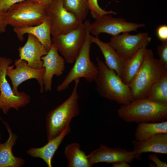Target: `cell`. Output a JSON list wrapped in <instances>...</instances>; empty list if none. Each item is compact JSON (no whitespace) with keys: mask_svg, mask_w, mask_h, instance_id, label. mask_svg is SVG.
Returning <instances> with one entry per match:
<instances>
[{"mask_svg":"<svg viewBox=\"0 0 167 167\" xmlns=\"http://www.w3.org/2000/svg\"><path fill=\"white\" fill-rule=\"evenodd\" d=\"M157 52L159 59L167 68V41L161 42V44L157 47Z\"/></svg>","mask_w":167,"mask_h":167,"instance_id":"27","label":"cell"},{"mask_svg":"<svg viewBox=\"0 0 167 167\" xmlns=\"http://www.w3.org/2000/svg\"><path fill=\"white\" fill-rule=\"evenodd\" d=\"M91 167L100 162L113 163L119 161H125L131 163L135 159V154L132 151L121 147L111 148L103 144L87 155Z\"/></svg>","mask_w":167,"mask_h":167,"instance_id":"13","label":"cell"},{"mask_svg":"<svg viewBox=\"0 0 167 167\" xmlns=\"http://www.w3.org/2000/svg\"><path fill=\"white\" fill-rule=\"evenodd\" d=\"M112 164V167H131L129 163L125 161H119Z\"/></svg>","mask_w":167,"mask_h":167,"instance_id":"32","label":"cell"},{"mask_svg":"<svg viewBox=\"0 0 167 167\" xmlns=\"http://www.w3.org/2000/svg\"><path fill=\"white\" fill-rule=\"evenodd\" d=\"M89 38L92 43L96 44L100 48L105 59V64L114 71L121 78L124 58L122 57L109 43L101 41L98 36L90 34Z\"/></svg>","mask_w":167,"mask_h":167,"instance_id":"20","label":"cell"},{"mask_svg":"<svg viewBox=\"0 0 167 167\" xmlns=\"http://www.w3.org/2000/svg\"><path fill=\"white\" fill-rule=\"evenodd\" d=\"M46 10L47 16L51 20L52 36L67 33L83 23V21L65 8L63 0H53Z\"/></svg>","mask_w":167,"mask_h":167,"instance_id":"8","label":"cell"},{"mask_svg":"<svg viewBox=\"0 0 167 167\" xmlns=\"http://www.w3.org/2000/svg\"><path fill=\"white\" fill-rule=\"evenodd\" d=\"M146 98L155 102L167 104V72L153 85Z\"/></svg>","mask_w":167,"mask_h":167,"instance_id":"24","label":"cell"},{"mask_svg":"<svg viewBox=\"0 0 167 167\" xmlns=\"http://www.w3.org/2000/svg\"></svg>","mask_w":167,"mask_h":167,"instance_id":"35","label":"cell"},{"mask_svg":"<svg viewBox=\"0 0 167 167\" xmlns=\"http://www.w3.org/2000/svg\"><path fill=\"white\" fill-rule=\"evenodd\" d=\"M51 24L50 18L47 16L44 20L38 25L24 28H14L13 30L18 39L21 41L24 39V34L33 35L48 51L53 44L51 37Z\"/></svg>","mask_w":167,"mask_h":167,"instance_id":"17","label":"cell"},{"mask_svg":"<svg viewBox=\"0 0 167 167\" xmlns=\"http://www.w3.org/2000/svg\"><path fill=\"white\" fill-rule=\"evenodd\" d=\"M87 0L91 16L95 20L104 15L117 14V12L113 11H106L102 9L98 5V0Z\"/></svg>","mask_w":167,"mask_h":167,"instance_id":"26","label":"cell"},{"mask_svg":"<svg viewBox=\"0 0 167 167\" xmlns=\"http://www.w3.org/2000/svg\"><path fill=\"white\" fill-rule=\"evenodd\" d=\"M80 148V144L77 142L72 143L66 146L64 154L68 161L67 167H91L87 155Z\"/></svg>","mask_w":167,"mask_h":167,"instance_id":"22","label":"cell"},{"mask_svg":"<svg viewBox=\"0 0 167 167\" xmlns=\"http://www.w3.org/2000/svg\"><path fill=\"white\" fill-rule=\"evenodd\" d=\"M6 12L0 10V35L6 31L8 25L6 21Z\"/></svg>","mask_w":167,"mask_h":167,"instance_id":"31","label":"cell"},{"mask_svg":"<svg viewBox=\"0 0 167 167\" xmlns=\"http://www.w3.org/2000/svg\"><path fill=\"white\" fill-rule=\"evenodd\" d=\"M145 26L144 24L129 22L124 18H115L105 15L91 24L90 33L97 36L101 33H107L113 36L121 33L136 31L139 28Z\"/></svg>","mask_w":167,"mask_h":167,"instance_id":"10","label":"cell"},{"mask_svg":"<svg viewBox=\"0 0 167 167\" xmlns=\"http://www.w3.org/2000/svg\"><path fill=\"white\" fill-rule=\"evenodd\" d=\"M96 60L98 71L94 82L99 95L121 105L130 103L132 98L129 85L98 57Z\"/></svg>","mask_w":167,"mask_h":167,"instance_id":"2","label":"cell"},{"mask_svg":"<svg viewBox=\"0 0 167 167\" xmlns=\"http://www.w3.org/2000/svg\"><path fill=\"white\" fill-rule=\"evenodd\" d=\"M151 40L147 32L136 35L125 32L112 37L109 43L122 57L126 58L133 56L143 46H147Z\"/></svg>","mask_w":167,"mask_h":167,"instance_id":"12","label":"cell"},{"mask_svg":"<svg viewBox=\"0 0 167 167\" xmlns=\"http://www.w3.org/2000/svg\"><path fill=\"white\" fill-rule=\"evenodd\" d=\"M132 151L135 154V159L142 160L143 153L152 152L155 153L167 154V134L159 133L145 140L132 141Z\"/></svg>","mask_w":167,"mask_h":167,"instance_id":"16","label":"cell"},{"mask_svg":"<svg viewBox=\"0 0 167 167\" xmlns=\"http://www.w3.org/2000/svg\"><path fill=\"white\" fill-rule=\"evenodd\" d=\"M27 41L23 46L18 49L19 59L27 62L28 65L36 69L43 68L41 57L48 51L35 36L28 34Z\"/></svg>","mask_w":167,"mask_h":167,"instance_id":"15","label":"cell"},{"mask_svg":"<svg viewBox=\"0 0 167 167\" xmlns=\"http://www.w3.org/2000/svg\"><path fill=\"white\" fill-rule=\"evenodd\" d=\"M156 33L161 42L167 41V25L164 24L159 26L156 29Z\"/></svg>","mask_w":167,"mask_h":167,"instance_id":"28","label":"cell"},{"mask_svg":"<svg viewBox=\"0 0 167 167\" xmlns=\"http://www.w3.org/2000/svg\"><path fill=\"white\" fill-rule=\"evenodd\" d=\"M167 72L151 49H147L142 64L129 84L132 101L146 98L153 85Z\"/></svg>","mask_w":167,"mask_h":167,"instance_id":"1","label":"cell"},{"mask_svg":"<svg viewBox=\"0 0 167 167\" xmlns=\"http://www.w3.org/2000/svg\"><path fill=\"white\" fill-rule=\"evenodd\" d=\"M148 158L152 161L156 167H167V163L161 160L156 154H151L148 156Z\"/></svg>","mask_w":167,"mask_h":167,"instance_id":"30","label":"cell"},{"mask_svg":"<svg viewBox=\"0 0 167 167\" xmlns=\"http://www.w3.org/2000/svg\"><path fill=\"white\" fill-rule=\"evenodd\" d=\"M40 3L46 7L49 5L53 0H28Z\"/></svg>","mask_w":167,"mask_h":167,"instance_id":"33","label":"cell"},{"mask_svg":"<svg viewBox=\"0 0 167 167\" xmlns=\"http://www.w3.org/2000/svg\"><path fill=\"white\" fill-rule=\"evenodd\" d=\"M71 130L69 125L58 136L48 141L45 145L40 148H31L27 150V154L31 157L42 159L48 167H52L53 156L65 137L70 132Z\"/></svg>","mask_w":167,"mask_h":167,"instance_id":"19","label":"cell"},{"mask_svg":"<svg viewBox=\"0 0 167 167\" xmlns=\"http://www.w3.org/2000/svg\"><path fill=\"white\" fill-rule=\"evenodd\" d=\"M25 0H0V10L6 12L13 5L22 2Z\"/></svg>","mask_w":167,"mask_h":167,"instance_id":"29","label":"cell"},{"mask_svg":"<svg viewBox=\"0 0 167 167\" xmlns=\"http://www.w3.org/2000/svg\"><path fill=\"white\" fill-rule=\"evenodd\" d=\"M46 9L41 4L25 0L13 5L6 12L7 23L13 28L38 25L47 17Z\"/></svg>","mask_w":167,"mask_h":167,"instance_id":"6","label":"cell"},{"mask_svg":"<svg viewBox=\"0 0 167 167\" xmlns=\"http://www.w3.org/2000/svg\"><path fill=\"white\" fill-rule=\"evenodd\" d=\"M84 23L86 27L85 40L83 46L74 62V64L63 82L57 88L58 92L67 89L73 81L84 78L88 82L94 81L98 70L97 65L92 62L90 58L91 43L89 36L91 23L88 20Z\"/></svg>","mask_w":167,"mask_h":167,"instance_id":"5","label":"cell"},{"mask_svg":"<svg viewBox=\"0 0 167 167\" xmlns=\"http://www.w3.org/2000/svg\"><path fill=\"white\" fill-rule=\"evenodd\" d=\"M161 133L167 134V121L138 123L135 134V140L140 141L148 139Z\"/></svg>","mask_w":167,"mask_h":167,"instance_id":"23","label":"cell"},{"mask_svg":"<svg viewBox=\"0 0 167 167\" xmlns=\"http://www.w3.org/2000/svg\"><path fill=\"white\" fill-rule=\"evenodd\" d=\"M14 66H7L6 74L11 79L12 84V90L14 93L17 95L22 94L23 92H19L18 87L23 82L29 79H34L37 80L40 86V92L42 93L44 90L42 78L45 71L43 67L39 69L33 68L29 66L27 62L23 60L16 59Z\"/></svg>","mask_w":167,"mask_h":167,"instance_id":"11","label":"cell"},{"mask_svg":"<svg viewBox=\"0 0 167 167\" xmlns=\"http://www.w3.org/2000/svg\"><path fill=\"white\" fill-rule=\"evenodd\" d=\"M9 134L7 140L0 143V167H22L25 161L23 158L15 156L12 152L13 147L16 144L18 136L13 133L9 125L2 121Z\"/></svg>","mask_w":167,"mask_h":167,"instance_id":"18","label":"cell"},{"mask_svg":"<svg viewBox=\"0 0 167 167\" xmlns=\"http://www.w3.org/2000/svg\"><path fill=\"white\" fill-rule=\"evenodd\" d=\"M117 112L118 116L127 123L162 122L167 119V104L145 98L122 105Z\"/></svg>","mask_w":167,"mask_h":167,"instance_id":"3","label":"cell"},{"mask_svg":"<svg viewBox=\"0 0 167 167\" xmlns=\"http://www.w3.org/2000/svg\"><path fill=\"white\" fill-rule=\"evenodd\" d=\"M1 138V135L0 134V140Z\"/></svg>","mask_w":167,"mask_h":167,"instance_id":"34","label":"cell"},{"mask_svg":"<svg viewBox=\"0 0 167 167\" xmlns=\"http://www.w3.org/2000/svg\"><path fill=\"white\" fill-rule=\"evenodd\" d=\"M86 27L83 23L67 33L52 36V41L68 64H72L78 55L85 41Z\"/></svg>","mask_w":167,"mask_h":167,"instance_id":"9","label":"cell"},{"mask_svg":"<svg viewBox=\"0 0 167 167\" xmlns=\"http://www.w3.org/2000/svg\"><path fill=\"white\" fill-rule=\"evenodd\" d=\"M79 80L78 79L74 81L75 85L69 97L48 113L46 118L48 141L59 135L70 125L72 119L79 114L77 88Z\"/></svg>","mask_w":167,"mask_h":167,"instance_id":"4","label":"cell"},{"mask_svg":"<svg viewBox=\"0 0 167 167\" xmlns=\"http://www.w3.org/2000/svg\"><path fill=\"white\" fill-rule=\"evenodd\" d=\"M65 8L82 21L85 20L89 10L87 0H63Z\"/></svg>","mask_w":167,"mask_h":167,"instance_id":"25","label":"cell"},{"mask_svg":"<svg viewBox=\"0 0 167 167\" xmlns=\"http://www.w3.org/2000/svg\"><path fill=\"white\" fill-rule=\"evenodd\" d=\"M12 62L9 58L0 57V109L5 114L11 108L18 111L25 106L31 100L30 96L24 92L20 95H15L7 80L6 68Z\"/></svg>","mask_w":167,"mask_h":167,"instance_id":"7","label":"cell"},{"mask_svg":"<svg viewBox=\"0 0 167 167\" xmlns=\"http://www.w3.org/2000/svg\"><path fill=\"white\" fill-rule=\"evenodd\" d=\"M147 46L140 49L132 56L124 58L121 78L129 85L139 69L142 63Z\"/></svg>","mask_w":167,"mask_h":167,"instance_id":"21","label":"cell"},{"mask_svg":"<svg viewBox=\"0 0 167 167\" xmlns=\"http://www.w3.org/2000/svg\"><path fill=\"white\" fill-rule=\"evenodd\" d=\"M43 67L45 69L42 80L44 89L47 92L52 90V79L54 75L61 76L65 69V59L60 55L58 49L53 43L47 53L41 58Z\"/></svg>","mask_w":167,"mask_h":167,"instance_id":"14","label":"cell"}]
</instances>
